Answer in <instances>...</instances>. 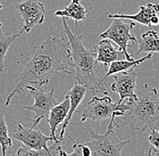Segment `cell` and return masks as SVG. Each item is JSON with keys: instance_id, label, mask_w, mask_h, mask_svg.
<instances>
[{"instance_id": "1", "label": "cell", "mask_w": 159, "mask_h": 156, "mask_svg": "<svg viewBox=\"0 0 159 156\" xmlns=\"http://www.w3.org/2000/svg\"><path fill=\"white\" fill-rule=\"evenodd\" d=\"M26 63L19 73V81L9 93L5 101V106H8L12 98L21 92L27 86L40 87L47 85L49 79L59 72L71 74L73 70L70 60L69 42H63V39L46 35V40L40 45L34 47L31 57H26Z\"/></svg>"}, {"instance_id": "2", "label": "cell", "mask_w": 159, "mask_h": 156, "mask_svg": "<svg viewBox=\"0 0 159 156\" xmlns=\"http://www.w3.org/2000/svg\"><path fill=\"white\" fill-rule=\"evenodd\" d=\"M63 30L69 40L70 60L72 68L75 71L76 82L84 86L88 90L91 91L94 95L96 92H101L104 95H108V91L104 87V81L99 78L95 70L96 64V51L87 50L83 43V33H73L65 20L62 17Z\"/></svg>"}, {"instance_id": "3", "label": "cell", "mask_w": 159, "mask_h": 156, "mask_svg": "<svg viewBox=\"0 0 159 156\" xmlns=\"http://www.w3.org/2000/svg\"><path fill=\"white\" fill-rule=\"evenodd\" d=\"M127 102L129 109L122 116V123L116 124V127H129L144 133L159 121V93L156 88L144 84L139 89L136 98Z\"/></svg>"}, {"instance_id": "4", "label": "cell", "mask_w": 159, "mask_h": 156, "mask_svg": "<svg viewBox=\"0 0 159 156\" xmlns=\"http://www.w3.org/2000/svg\"><path fill=\"white\" fill-rule=\"evenodd\" d=\"M128 102L118 104L113 102L110 97L105 95L103 98H98L94 96L87 103L85 109L81 115V121H102L109 118L108 129H113L116 126L115 118L122 117L124 113L129 109Z\"/></svg>"}, {"instance_id": "5", "label": "cell", "mask_w": 159, "mask_h": 156, "mask_svg": "<svg viewBox=\"0 0 159 156\" xmlns=\"http://www.w3.org/2000/svg\"><path fill=\"white\" fill-rule=\"evenodd\" d=\"M89 132L91 140L85 145L89 147L92 156H119L121 150L130 143V140L119 139L113 129H108L104 135L96 133L92 127L89 128Z\"/></svg>"}, {"instance_id": "6", "label": "cell", "mask_w": 159, "mask_h": 156, "mask_svg": "<svg viewBox=\"0 0 159 156\" xmlns=\"http://www.w3.org/2000/svg\"><path fill=\"white\" fill-rule=\"evenodd\" d=\"M12 136L21 142L25 146L38 151L44 150L50 155H67V153L61 149L60 144L54 143V145L52 146H47V143L49 141H52V138L43 134L41 130H35L32 127L30 128H25L19 124Z\"/></svg>"}, {"instance_id": "7", "label": "cell", "mask_w": 159, "mask_h": 156, "mask_svg": "<svg viewBox=\"0 0 159 156\" xmlns=\"http://www.w3.org/2000/svg\"><path fill=\"white\" fill-rule=\"evenodd\" d=\"M112 23L109 28L99 34V37L107 38L115 42L125 55V59L132 60L134 58L128 51V47L137 42V38L131 34V30L136 26V23H124L120 18H112Z\"/></svg>"}, {"instance_id": "8", "label": "cell", "mask_w": 159, "mask_h": 156, "mask_svg": "<svg viewBox=\"0 0 159 156\" xmlns=\"http://www.w3.org/2000/svg\"><path fill=\"white\" fill-rule=\"evenodd\" d=\"M30 94L34 99V103L32 106H25V109L30 110L34 113L32 121V127H34L40 123L43 118H47L52 108L57 105V100L54 97V88H52L49 92L44 91L40 87L27 86Z\"/></svg>"}, {"instance_id": "9", "label": "cell", "mask_w": 159, "mask_h": 156, "mask_svg": "<svg viewBox=\"0 0 159 156\" xmlns=\"http://www.w3.org/2000/svg\"><path fill=\"white\" fill-rule=\"evenodd\" d=\"M137 78L138 74L135 68L113 74V82L110 85V89L119 94L118 104H121L125 99L132 100L136 98Z\"/></svg>"}, {"instance_id": "10", "label": "cell", "mask_w": 159, "mask_h": 156, "mask_svg": "<svg viewBox=\"0 0 159 156\" xmlns=\"http://www.w3.org/2000/svg\"><path fill=\"white\" fill-rule=\"evenodd\" d=\"M16 9L24 21L23 28L26 33H30L34 26L44 21L45 8L39 0H24L16 5Z\"/></svg>"}, {"instance_id": "11", "label": "cell", "mask_w": 159, "mask_h": 156, "mask_svg": "<svg viewBox=\"0 0 159 156\" xmlns=\"http://www.w3.org/2000/svg\"><path fill=\"white\" fill-rule=\"evenodd\" d=\"M96 51V63L101 64L104 68L109 67V65L119 60L125 59L124 52L120 49H117L112 41L104 38L100 41L97 45L93 47Z\"/></svg>"}, {"instance_id": "12", "label": "cell", "mask_w": 159, "mask_h": 156, "mask_svg": "<svg viewBox=\"0 0 159 156\" xmlns=\"http://www.w3.org/2000/svg\"><path fill=\"white\" fill-rule=\"evenodd\" d=\"M70 108V97L67 94L63 101L60 104L55 105L52 108L50 111L49 116L46 118L47 123L49 124L50 131H51V136H50L52 138V142L60 144L61 141L56 137V130L61 124L65 120V118L68 115V111Z\"/></svg>"}, {"instance_id": "13", "label": "cell", "mask_w": 159, "mask_h": 156, "mask_svg": "<svg viewBox=\"0 0 159 156\" xmlns=\"http://www.w3.org/2000/svg\"><path fill=\"white\" fill-rule=\"evenodd\" d=\"M159 15V4L148 3L139 7V12L135 15H124V14H109V18H120L135 21L146 26L151 25V19L154 16Z\"/></svg>"}, {"instance_id": "14", "label": "cell", "mask_w": 159, "mask_h": 156, "mask_svg": "<svg viewBox=\"0 0 159 156\" xmlns=\"http://www.w3.org/2000/svg\"><path fill=\"white\" fill-rule=\"evenodd\" d=\"M87 88H85L84 86H82L81 84H80L78 82H75L72 86V88L69 90V92L67 93L70 97V108L68 111V115L65 118V120L62 122V126L61 128V132L59 135L60 141H63V136L65 134V129L67 126L69 125L70 121L71 119V117L73 116L74 112L76 111L77 107L80 104V102L82 101V99L84 98V96L87 92Z\"/></svg>"}, {"instance_id": "15", "label": "cell", "mask_w": 159, "mask_h": 156, "mask_svg": "<svg viewBox=\"0 0 159 156\" xmlns=\"http://www.w3.org/2000/svg\"><path fill=\"white\" fill-rule=\"evenodd\" d=\"M54 15L56 16L69 17L73 20L75 23V31L79 32L78 22L83 21L86 18L87 9L85 8L80 0H70L69 5L64 9L56 10L54 12Z\"/></svg>"}, {"instance_id": "16", "label": "cell", "mask_w": 159, "mask_h": 156, "mask_svg": "<svg viewBox=\"0 0 159 156\" xmlns=\"http://www.w3.org/2000/svg\"><path fill=\"white\" fill-rule=\"evenodd\" d=\"M139 49L135 55L142 52H159V35L157 32L154 30H148L138 37Z\"/></svg>"}, {"instance_id": "17", "label": "cell", "mask_w": 159, "mask_h": 156, "mask_svg": "<svg viewBox=\"0 0 159 156\" xmlns=\"http://www.w3.org/2000/svg\"><path fill=\"white\" fill-rule=\"evenodd\" d=\"M153 56L152 52H148L147 55H145L142 58L138 59V60H115L113 62H111L108 67L107 69V73L104 75V77L102 78L103 81L105 82L106 78L117 73L119 71H123V70H128L130 69L137 68L138 66H139L140 64H142L143 62H145L146 60H150Z\"/></svg>"}, {"instance_id": "18", "label": "cell", "mask_w": 159, "mask_h": 156, "mask_svg": "<svg viewBox=\"0 0 159 156\" xmlns=\"http://www.w3.org/2000/svg\"><path fill=\"white\" fill-rule=\"evenodd\" d=\"M24 28L20 30L18 33L12 34L9 36L5 35L2 30V24L0 23V72H3L4 69V64H5V58L7 53V51L14 42V41L22 33H24Z\"/></svg>"}, {"instance_id": "19", "label": "cell", "mask_w": 159, "mask_h": 156, "mask_svg": "<svg viewBox=\"0 0 159 156\" xmlns=\"http://www.w3.org/2000/svg\"><path fill=\"white\" fill-rule=\"evenodd\" d=\"M0 145L2 148V155H6L7 150L12 147L13 142L8 134V128L7 125L6 118L0 114Z\"/></svg>"}, {"instance_id": "20", "label": "cell", "mask_w": 159, "mask_h": 156, "mask_svg": "<svg viewBox=\"0 0 159 156\" xmlns=\"http://www.w3.org/2000/svg\"><path fill=\"white\" fill-rule=\"evenodd\" d=\"M148 155L159 156V129H152L148 136Z\"/></svg>"}, {"instance_id": "21", "label": "cell", "mask_w": 159, "mask_h": 156, "mask_svg": "<svg viewBox=\"0 0 159 156\" xmlns=\"http://www.w3.org/2000/svg\"><path fill=\"white\" fill-rule=\"evenodd\" d=\"M16 155L20 156H43V155H50L49 154L44 151V150H34V149H31L26 146L21 147L20 149H18V151L16 153Z\"/></svg>"}, {"instance_id": "22", "label": "cell", "mask_w": 159, "mask_h": 156, "mask_svg": "<svg viewBox=\"0 0 159 156\" xmlns=\"http://www.w3.org/2000/svg\"><path fill=\"white\" fill-rule=\"evenodd\" d=\"M70 140L72 142V149H73V152L72 153H70L67 154V155L71 156V155H80L82 156V153H81V148L80 146V144H78L72 137L70 136V135L67 136Z\"/></svg>"}, {"instance_id": "23", "label": "cell", "mask_w": 159, "mask_h": 156, "mask_svg": "<svg viewBox=\"0 0 159 156\" xmlns=\"http://www.w3.org/2000/svg\"><path fill=\"white\" fill-rule=\"evenodd\" d=\"M80 146L81 148L82 156H90V149L85 144H80Z\"/></svg>"}, {"instance_id": "24", "label": "cell", "mask_w": 159, "mask_h": 156, "mask_svg": "<svg viewBox=\"0 0 159 156\" xmlns=\"http://www.w3.org/2000/svg\"><path fill=\"white\" fill-rule=\"evenodd\" d=\"M2 7H3V6H2V4H1V2H0V10L2 9Z\"/></svg>"}]
</instances>
